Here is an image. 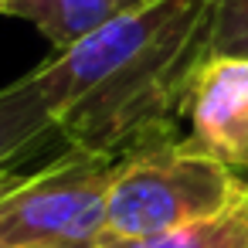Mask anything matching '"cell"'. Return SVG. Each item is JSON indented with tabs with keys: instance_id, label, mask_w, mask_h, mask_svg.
Wrapping results in <instances>:
<instances>
[{
	"instance_id": "1",
	"label": "cell",
	"mask_w": 248,
	"mask_h": 248,
	"mask_svg": "<svg viewBox=\"0 0 248 248\" xmlns=\"http://www.w3.org/2000/svg\"><path fill=\"white\" fill-rule=\"evenodd\" d=\"M211 0H150L34 65L68 146L126 156L177 140L173 116L207 55Z\"/></svg>"
},
{
	"instance_id": "2",
	"label": "cell",
	"mask_w": 248,
	"mask_h": 248,
	"mask_svg": "<svg viewBox=\"0 0 248 248\" xmlns=\"http://www.w3.org/2000/svg\"><path fill=\"white\" fill-rule=\"evenodd\" d=\"M241 184V177H234L214 156L194 150L187 140L133 150L119 160L109 187L102 238L146 241L177 231L224 211L238 197Z\"/></svg>"
},
{
	"instance_id": "3",
	"label": "cell",
	"mask_w": 248,
	"mask_h": 248,
	"mask_svg": "<svg viewBox=\"0 0 248 248\" xmlns=\"http://www.w3.org/2000/svg\"><path fill=\"white\" fill-rule=\"evenodd\" d=\"M119 160L68 146L31 173H0V248H75L99 241Z\"/></svg>"
},
{
	"instance_id": "4",
	"label": "cell",
	"mask_w": 248,
	"mask_h": 248,
	"mask_svg": "<svg viewBox=\"0 0 248 248\" xmlns=\"http://www.w3.org/2000/svg\"><path fill=\"white\" fill-rule=\"evenodd\" d=\"M187 143L248 180V58L204 55L190 75L184 112Z\"/></svg>"
},
{
	"instance_id": "5",
	"label": "cell",
	"mask_w": 248,
	"mask_h": 248,
	"mask_svg": "<svg viewBox=\"0 0 248 248\" xmlns=\"http://www.w3.org/2000/svg\"><path fill=\"white\" fill-rule=\"evenodd\" d=\"M55 140H62V129L51 116L45 85L31 68L0 89V173L17 170Z\"/></svg>"
},
{
	"instance_id": "6",
	"label": "cell",
	"mask_w": 248,
	"mask_h": 248,
	"mask_svg": "<svg viewBox=\"0 0 248 248\" xmlns=\"http://www.w3.org/2000/svg\"><path fill=\"white\" fill-rule=\"evenodd\" d=\"M143 4L150 0H11L4 14L34 24L55 51H68L99 28L140 11Z\"/></svg>"
},
{
	"instance_id": "7",
	"label": "cell",
	"mask_w": 248,
	"mask_h": 248,
	"mask_svg": "<svg viewBox=\"0 0 248 248\" xmlns=\"http://www.w3.org/2000/svg\"><path fill=\"white\" fill-rule=\"evenodd\" d=\"M106 248H248V180L241 184L238 197L201 221H190L177 231L146 238V241H109L102 238Z\"/></svg>"
},
{
	"instance_id": "8",
	"label": "cell",
	"mask_w": 248,
	"mask_h": 248,
	"mask_svg": "<svg viewBox=\"0 0 248 248\" xmlns=\"http://www.w3.org/2000/svg\"><path fill=\"white\" fill-rule=\"evenodd\" d=\"M207 55L248 58V0H211Z\"/></svg>"
},
{
	"instance_id": "9",
	"label": "cell",
	"mask_w": 248,
	"mask_h": 248,
	"mask_svg": "<svg viewBox=\"0 0 248 248\" xmlns=\"http://www.w3.org/2000/svg\"><path fill=\"white\" fill-rule=\"evenodd\" d=\"M75 248H106V245H102V238H99V241H89V245H75Z\"/></svg>"
},
{
	"instance_id": "10",
	"label": "cell",
	"mask_w": 248,
	"mask_h": 248,
	"mask_svg": "<svg viewBox=\"0 0 248 248\" xmlns=\"http://www.w3.org/2000/svg\"><path fill=\"white\" fill-rule=\"evenodd\" d=\"M7 4H11V0H0V14H4V11H7Z\"/></svg>"
}]
</instances>
